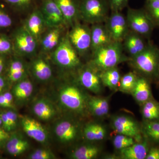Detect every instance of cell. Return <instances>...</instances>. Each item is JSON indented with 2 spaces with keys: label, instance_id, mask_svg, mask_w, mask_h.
I'll return each mask as SVG.
<instances>
[{
  "label": "cell",
  "instance_id": "10",
  "mask_svg": "<svg viewBox=\"0 0 159 159\" xmlns=\"http://www.w3.org/2000/svg\"><path fill=\"white\" fill-rule=\"evenodd\" d=\"M106 28L114 41H123L130 31L125 16L121 11H111L105 21Z\"/></svg>",
  "mask_w": 159,
  "mask_h": 159
},
{
  "label": "cell",
  "instance_id": "3",
  "mask_svg": "<svg viewBox=\"0 0 159 159\" xmlns=\"http://www.w3.org/2000/svg\"><path fill=\"white\" fill-rule=\"evenodd\" d=\"M89 96L77 84H68L63 86L58 93L61 104L67 110L78 114L85 113L88 108Z\"/></svg>",
  "mask_w": 159,
  "mask_h": 159
},
{
  "label": "cell",
  "instance_id": "39",
  "mask_svg": "<svg viewBox=\"0 0 159 159\" xmlns=\"http://www.w3.org/2000/svg\"><path fill=\"white\" fill-rule=\"evenodd\" d=\"M13 97L12 93L6 92L0 94V107L5 108H14Z\"/></svg>",
  "mask_w": 159,
  "mask_h": 159
},
{
  "label": "cell",
  "instance_id": "27",
  "mask_svg": "<svg viewBox=\"0 0 159 159\" xmlns=\"http://www.w3.org/2000/svg\"><path fill=\"white\" fill-rule=\"evenodd\" d=\"M100 146L93 144L80 145L72 152L70 157L73 159L97 158L101 152Z\"/></svg>",
  "mask_w": 159,
  "mask_h": 159
},
{
  "label": "cell",
  "instance_id": "26",
  "mask_svg": "<svg viewBox=\"0 0 159 159\" xmlns=\"http://www.w3.org/2000/svg\"><path fill=\"white\" fill-rule=\"evenodd\" d=\"M29 148V142L20 135L13 134L7 140L6 150L13 156H17L25 152Z\"/></svg>",
  "mask_w": 159,
  "mask_h": 159
},
{
  "label": "cell",
  "instance_id": "21",
  "mask_svg": "<svg viewBox=\"0 0 159 159\" xmlns=\"http://www.w3.org/2000/svg\"><path fill=\"white\" fill-rule=\"evenodd\" d=\"M89 111L97 118H104L109 112V98L102 97H89L88 101Z\"/></svg>",
  "mask_w": 159,
  "mask_h": 159
},
{
  "label": "cell",
  "instance_id": "9",
  "mask_svg": "<svg viewBox=\"0 0 159 159\" xmlns=\"http://www.w3.org/2000/svg\"><path fill=\"white\" fill-rule=\"evenodd\" d=\"M111 125L117 134L132 137L137 142L142 141V128L131 117L124 115L115 116L112 118Z\"/></svg>",
  "mask_w": 159,
  "mask_h": 159
},
{
  "label": "cell",
  "instance_id": "34",
  "mask_svg": "<svg viewBox=\"0 0 159 159\" xmlns=\"http://www.w3.org/2000/svg\"><path fill=\"white\" fill-rule=\"evenodd\" d=\"M135 143V140L134 138L120 134H118L113 139V144L115 148L117 150H122Z\"/></svg>",
  "mask_w": 159,
  "mask_h": 159
},
{
  "label": "cell",
  "instance_id": "49",
  "mask_svg": "<svg viewBox=\"0 0 159 159\" xmlns=\"http://www.w3.org/2000/svg\"></svg>",
  "mask_w": 159,
  "mask_h": 159
},
{
  "label": "cell",
  "instance_id": "5",
  "mask_svg": "<svg viewBox=\"0 0 159 159\" xmlns=\"http://www.w3.org/2000/svg\"><path fill=\"white\" fill-rule=\"evenodd\" d=\"M80 19L89 24L104 23L108 17L107 0H80Z\"/></svg>",
  "mask_w": 159,
  "mask_h": 159
},
{
  "label": "cell",
  "instance_id": "23",
  "mask_svg": "<svg viewBox=\"0 0 159 159\" xmlns=\"http://www.w3.org/2000/svg\"><path fill=\"white\" fill-rule=\"evenodd\" d=\"M132 96L139 104L143 105L150 99L151 91L148 80L144 77H138L136 83L131 93Z\"/></svg>",
  "mask_w": 159,
  "mask_h": 159
},
{
  "label": "cell",
  "instance_id": "17",
  "mask_svg": "<svg viewBox=\"0 0 159 159\" xmlns=\"http://www.w3.org/2000/svg\"><path fill=\"white\" fill-rule=\"evenodd\" d=\"M122 43L124 50L128 53L130 58L142 52L147 44L145 43L143 37L131 31Z\"/></svg>",
  "mask_w": 159,
  "mask_h": 159
},
{
  "label": "cell",
  "instance_id": "6",
  "mask_svg": "<svg viewBox=\"0 0 159 159\" xmlns=\"http://www.w3.org/2000/svg\"><path fill=\"white\" fill-rule=\"evenodd\" d=\"M125 16L130 31L143 37L150 36L155 25L145 9L128 8Z\"/></svg>",
  "mask_w": 159,
  "mask_h": 159
},
{
  "label": "cell",
  "instance_id": "41",
  "mask_svg": "<svg viewBox=\"0 0 159 159\" xmlns=\"http://www.w3.org/2000/svg\"><path fill=\"white\" fill-rule=\"evenodd\" d=\"M12 24L11 17L5 10L0 8V29H7Z\"/></svg>",
  "mask_w": 159,
  "mask_h": 159
},
{
  "label": "cell",
  "instance_id": "40",
  "mask_svg": "<svg viewBox=\"0 0 159 159\" xmlns=\"http://www.w3.org/2000/svg\"><path fill=\"white\" fill-rule=\"evenodd\" d=\"M111 11H121L127 6L129 0H107Z\"/></svg>",
  "mask_w": 159,
  "mask_h": 159
},
{
  "label": "cell",
  "instance_id": "44",
  "mask_svg": "<svg viewBox=\"0 0 159 159\" xmlns=\"http://www.w3.org/2000/svg\"><path fill=\"white\" fill-rule=\"evenodd\" d=\"M10 137L8 132L3 129L0 128V144L8 140Z\"/></svg>",
  "mask_w": 159,
  "mask_h": 159
},
{
  "label": "cell",
  "instance_id": "22",
  "mask_svg": "<svg viewBox=\"0 0 159 159\" xmlns=\"http://www.w3.org/2000/svg\"><path fill=\"white\" fill-rule=\"evenodd\" d=\"M105 125L98 122L88 123L82 129V135L86 140L90 142L102 141L107 135Z\"/></svg>",
  "mask_w": 159,
  "mask_h": 159
},
{
  "label": "cell",
  "instance_id": "20",
  "mask_svg": "<svg viewBox=\"0 0 159 159\" xmlns=\"http://www.w3.org/2000/svg\"><path fill=\"white\" fill-rule=\"evenodd\" d=\"M31 70L34 78L41 82L48 81L52 77L51 66L45 59L38 57L32 61Z\"/></svg>",
  "mask_w": 159,
  "mask_h": 159
},
{
  "label": "cell",
  "instance_id": "33",
  "mask_svg": "<svg viewBox=\"0 0 159 159\" xmlns=\"http://www.w3.org/2000/svg\"><path fill=\"white\" fill-rule=\"evenodd\" d=\"M138 76L135 72H130L121 77L119 90L123 93L131 94L136 83Z\"/></svg>",
  "mask_w": 159,
  "mask_h": 159
},
{
  "label": "cell",
  "instance_id": "18",
  "mask_svg": "<svg viewBox=\"0 0 159 159\" xmlns=\"http://www.w3.org/2000/svg\"><path fill=\"white\" fill-rule=\"evenodd\" d=\"M45 27L47 26L41 11L36 9L27 18L24 27L38 40Z\"/></svg>",
  "mask_w": 159,
  "mask_h": 159
},
{
  "label": "cell",
  "instance_id": "30",
  "mask_svg": "<svg viewBox=\"0 0 159 159\" xmlns=\"http://www.w3.org/2000/svg\"><path fill=\"white\" fill-rule=\"evenodd\" d=\"M100 77L103 86L111 90H119L121 75L117 67L109 69L100 73Z\"/></svg>",
  "mask_w": 159,
  "mask_h": 159
},
{
  "label": "cell",
  "instance_id": "19",
  "mask_svg": "<svg viewBox=\"0 0 159 159\" xmlns=\"http://www.w3.org/2000/svg\"><path fill=\"white\" fill-rule=\"evenodd\" d=\"M32 110L34 116L42 121H50L56 115L54 105L48 100L44 98L36 100L33 103Z\"/></svg>",
  "mask_w": 159,
  "mask_h": 159
},
{
  "label": "cell",
  "instance_id": "35",
  "mask_svg": "<svg viewBox=\"0 0 159 159\" xmlns=\"http://www.w3.org/2000/svg\"><path fill=\"white\" fill-rule=\"evenodd\" d=\"M145 10L155 26H159V2H146Z\"/></svg>",
  "mask_w": 159,
  "mask_h": 159
},
{
  "label": "cell",
  "instance_id": "16",
  "mask_svg": "<svg viewBox=\"0 0 159 159\" xmlns=\"http://www.w3.org/2000/svg\"><path fill=\"white\" fill-rule=\"evenodd\" d=\"M65 19L67 25L72 27L80 19V0H54Z\"/></svg>",
  "mask_w": 159,
  "mask_h": 159
},
{
  "label": "cell",
  "instance_id": "12",
  "mask_svg": "<svg viewBox=\"0 0 159 159\" xmlns=\"http://www.w3.org/2000/svg\"><path fill=\"white\" fill-rule=\"evenodd\" d=\"M78 80L83 87L96 94H100L104 87L100 73L89 64L79 70Z\"/></svg>",
  "mask_w": 159,
  "mask_h": 159
},
{
  "label": "cell",
  "instance_id": "24",
  "mask_svg": "<svg viewBox=\"0 0 159 159\" xmlns=\"http://www.w3.org/2000/svg\"><path fill=\"white\" fill-rule=\"evenodd\" d=\"M148 151L147 142L141 141L120 150L119 157L123 159H145Z\"/></svg>",
  "mask_w": 159,
  "mask_h": 159
},
{
  "label": "cell",
  "instance_id": "8",
  "mask_svg": "<svg viewBox=\"0 0 159 159\" xmlns=\"http://www.w3.org/2000/svg\"><path fill=\"white\" fill-rule=\"evenodd\" d=\"M67 34L71 44L79 55H84L91 51V28L80 23H75Z\"/></svg>",
  "mask_w": 159,
  "mask_h": 159
},
{
  "label": "cell",
  "instance_id": "7",
  "mask_svg": "<svg viewBox=\"0 0 159 159\" xmlns=\"http://www.w3.org/2000/svg\"><path fill=\"white\" fill-rule=\"evenodd\" d=\"M13 52L18 56H32L37 50V40L25 27L17 29L12 36Z\"/></svg>",
  "mask_w": 159,
  "mask_h": 159
},
{
  "label": "cell",
  "instance_id": "28",
  "mask_svg": "<svg viewBox=\"0 0 159 159\" xmlns=\"http://www.w3.org/2000/svg\"><path fill=\"white\" fill-rule=\"evenodd\" d=\"M43 37L41 42L42 51L48 53L54 51L61 39V27L51 28Z\"/></svg>",
  "mask_w": 159,
  "mask_h": 159
},
{
  "label": "cell",
  "instance_id": "11",
  "mask_svg": "<svg viewBox=\"0 0 159 159\" xmlns=\"http://www.w3.org/2000/svg\"><path fill=\"white\" fill-rule=\"evenodd\" d=\"M55 136L62 144L74 142L79 138L82 129L78 122L70 119L60 120L54 128Z\"/></svg>",
  "mask_w": 159,
  "mask_h": 159
},
{
  "label": "cell",
  "instance_id": "31",
  "mask_svg": "<svg viewBox=\"0 0 159 159\" xmlns=\"http://www.w3.org/2000/svg\"><path fill=\"white\" fill-rule=\"evenodd\" d=\"M142 132L152 142L159 143V121H147L143 124Z\"/></svg>",
  "mask_w": 159,
  "mask_h": 159
},
{
  "label": "cell",
  "instance_id": "45",
  "mask_svg": "<svg viewBox=\"0 0 159 159\" xmlns=\"http://www.w3.org/2000/svg\"><path fill=\"white\" fill-rule=\"evenodd\" d=\"M5 55L0 54V75H2L6 66Z\"/></svg>",
  "mask_w": 159,
  "mask_h": 159
},
{
  "label": "cell",
  "instance_id": "46",
  "mask_svg": "<svg viewBox=\"0 0 159 159\" xmlns=\"http://www.w3.org/2000/svg\"><path fill=\"white\" fill-rule=\"evenodd\" d=\"M6 83H7V81L6 78L2 75H0V94L6 87Z\"/></svg>",
  "mask_w": 159,
  "mask_h": 159
},
{
  "label": "cell",
  "instance_id": "2",
  "mask_svg": "<svg viewBox=\"0 0 159 159\" xmlns=\"http://www.w3.org/2000/svg\"><path fill=\"white\" fill-rule=\"evenodd\" d=\"M128 62L136 72L142 77L153 78L159 76V49L152 44L146 48Z\"/></svg>",
  "mask_w": 159,
  "mask_h": 159
},
{
  "label": "cell",
  "instance_id": "43",
  "mask_svg": "<svg viewBox=\"0 0 159 159\" xmlns=\"http://www.w3.org/2000/svg\"><path fill=\"white\" fill-rule=\"evenodd\" d=\"M145 159H159V148L153 147L151 148Z\"/></svg>",
  "mask_w": 159,
  "mask_h": 159
},
{
  "label": "cell",
  "instance_id": "29",
  "mask_svg": "<svg viewBox=\"0 0 159 159\" xmlns=\"http://www.w3.org/2000/svg\"><path fill=\"white\" fill-rule=\"evenodd\" d=\"M33 84L26 78L16 83L12 89V94L16 99L20 102L28 100L33 93Z\"/></svg>",
  "mask_w": 159,
  "mask_h": 159
},
{
  "label": "cell",
  "instance_id": "4",
  "mask_svg": "<svg viewBox=\"0 0 159 159\" xmlns=\"http://www.w3.org/2000/svg\"><path fill=\"white\" fill-rule=\"evenodd\" d=\"M52 58L57 66L68 70H80L82 68L79 54L71 44L67 34L61 37L54 50Z\"/></svg>",
  "mask_w": 159,
  "mask_h": 159
},
{
  "label": "cell",
  "instance_id": "48",
  "mask_svg": "<svg viewBox=\"0 0 159 159\" xmlns=\"http://www.w3.org/2000/svg\"><path fill=\"white\" fill-rule=\"evenodd\" d=\"M146 2H159V0H145Z\"/></svg>",
  "mask_w": 159,
  "mask_h": 159
},
{
  "label": "cell",
  "instance_id": "13",
  "mask_svg": "<svg viewBox=\"0 0 159 159\" xmlns=\"http://www.w3.org/2000/svg\"><path fill=\"white\" fill-rule=\"evenodd\" d=\"M40 10L47 27L53 28L67 25L65 19L54 0H42Z\"/></svg>",
  "mask_w": 159,
  "mask_h": 159
},
{
  "label": "cell",
  "instance_id": "32",
  "mask_svg": "<svg viewBox=\"0 0 159 159\" xmlns=\"http://www.w3.org/2000/svg\"><path fill=\"white\" fill-rule=\"evenodd\" d=\"M142 116L147 121L159 120V105L149 99L142 105Z\"/></svg>",
  "mask_w": 159,
  "mask_h": 159
},
{
  "label": "cell",
  "instance_id": "15",
  "mask_svg": "<svg viewBox=\"0 0 159 159\" xmlns=\"http://www.w3.org/2000/svg\"><path fill=\"white\" fill-rule=\"evenodd\" d=\"M91 34L92 53L114 41L102 23L93 25L91 28Z\"/></svg>",
  "mask_w": 159,
  "mask_h": 159
},
{
  "label": "cell",
  "instance_id": "37",
  "mask_svg": "<svg viewBox=\"0 0 159 159\" xmlns=\"http://www.w3.org/2000/svg\"><path fill=\"white\" fill-rule=\"evenodd\" d=\"M28 158L30 159H54L56 157L48 148H38L31 152Z\"/></svg>",
  "mask_w": 159,
  "mask_h": 159
},
{
  "label": "cell",
  "instance_id": "14",
  "mask_svg": "<svg viewBox=\"0 0 159 159\" xmlns=\"http://www.w3.org/2000/svg\"><path fill=\"white\" fill-rule=\"evenodd\" d=\"M20 122L23 130L30 138L42 144L48 142V132L37 120L29 117L22 116L20 118Z\"/></svg>",
  "mask_w": 159,
  "mask_h": 159
},
{
  "label": "cell",
  "instance_id": "1",
  "mask_svg": "<svg viewBox=\"0 0 159 159\" xmlns=\"http://www.w3.org/2000/svg\"><path fill=\"white\" fill-rule=\"evenodd\" d=\"M129 56L124 53L122 42L113 41L93 52L89 64L99 73L117 67L120 64L128 62Z\"/></svg>",
  "mask_w": 159,
  "mask_h": 159
},
{
  "label": "cell",
  "instance_id": "47",
  "mask_svg": "<svg viewBox=\"0 0 159 159\" xmlns=\"http://www.w3.org/2000/svg\"><path fill=\"white\" fill-rule=\"evenodd\" d=\"M2 116H1V113H0V126L2 125Z\"/></svg>",
  "mask_w": 159,
  "mask_h": 159
},
{
  "label": "cell",
  "instance_id": "38",
  "mask_svg": "<svg viewBox=\"0 0 159 159\" xmlns=\"http://www.w3.org/2000/svg\"><path fill=\"white\" fill-rule=\"evenodd\" d=\"M6 4L14 9L19 10L29 9L34 0H3Z\"/></svg>",
  "mask_w": 159,
  "mask_h": 159
},
{
  "label": "cell",
  "instance_id": "36",
  "mask_svg": "<svg viewBox=\"0 0 159 159\" xmlns=\"http://www.w3.org/2000/svg\"><path fill=\"white\" fill-rule=\"evenodd\" d=\"M13 52L12 40L5 34H0V54L8 55Z\"/></svg>",
  "mask_w": 159,
  "mask_h": 159
},
{
  "label": "cell",
  "instance_id": "25",
  "mask_svg": "<svg viewBox=\"0 0 159 159\" xmlns=\"http://www.w3.org/2000/svg\"><path fill=\"white\" fill-rule=\"evenodd\" d=\"M27 67L25 62L17 57L11 60L9 64L7 79L11 83H16L27 78Z\"/></svg>",
  "mask_w": 159,
  "mask_h": 159
},
{
  "label": "cell",
  "instance_id": "42",
  "mask_svg": "<svg viewBox=\"0 0 159 159\" xmlns=\"http://www.w3.org/2000/svg\"><path fill=\"white\" fill-rule=\"evenodd\" d=\"M6 112L9 120L10 131H11L14 130L17 125L18 119V115L16 112L11 110L6 111Z\"/></svg>",
  "mask_w": 159,
  "mask_h": 159
}]
</instances>
